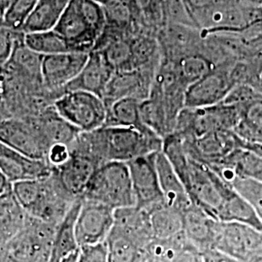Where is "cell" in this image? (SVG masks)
I'll return each mask as SVG.
<instances>
[{"mask_svg":"<svg viewBox=\"0 0 262 262\" xmlns=\"http://www.w3.org/2000/svg\"><path fill=\"white\" fill-rule=\"evenodd\" d=\"M12 191L28 216L56 226L78 201L61 187L53 171L46 177L15 183Z\"/></svg>","mask_w":262,"mask_h":262,"instance_id":"3957f363","label":"cell"},{"mask_svg":"<svg viewBox=\"0 0 262 262\" xmlns=\"http://www.w3.org/2000/svg\"><path fill=\"white\" fill-rule=\"evenodd\" d=\"M68 2L69 0H38L21 28V33L28 34L54 30L61 19Z\"/></svg>","mask_w":262,"mask_h":262,"instance_id":"4dcf8cb0","label":"cell"},{"mask_svg":"<svg viewBox=\"0 0 262 262\" xmlns=\"http://www.w3.org/2000/svg\"><path fill=\"white\" fill-rule=\"evenodd\" d=\"M245 7H260L262 0H241Z\"/></svg>","mask_w":262,"mask_h":262,"instance_id":"ee69618b","label":"cell"},{"mask_svg":"<svg viewBox=\"0 0 262 262\" xmlns=\"http://www.w3.org/2000/svg\"><path fill=\"white\" fill-rule=\"evenodd\" d=\"M0 169L12 184L49 176L53 167L47 160L32 159L0 142Z\"/></svg>","mask_w":262,"mask_h":262,"instance_id":"7402d4cb","label":"cell"},{"mask_svg":"<svg viewBox=\"0 0 262 262\" xmlns=\"http://www.w3.org/2000/svg\"><path fill=\"white\" fill-rule=\"evenodd\" d=\"M252 262H262V256H259V257H257V258L253 259Z\"/></svg>","mask_w":262,"mask_h":262,"instance_id":"c3c4849f","label":"cell"},{"mask_svg":"<svg viewBox=\"0 0 262 262\" xmlns=\"http://www.w3.org/2000/svg\"><path fill=\"white\" fill-rule=\"evenodd\" d=\"M32 117L50 147L56 144H63L70 147L81 133L56 112L54 105Z\"/></svg>","mask_w":262,"mask_h":262,"instance_id":"f546056e","label":"cell"},{"mask_svg":"<svg viewBox=\"0 0 262 262\" xmlns=\"http://www.w3.org/2000/svg\"><path fill=\"white\" fill-rule=\"evenodd\" d=\"M141 101L135 98H123L116 101L107 108V118L104 125L133 127L140 130H148L142 121Z\"/></svg>","mask_w":262,"mask_h":262,"instance_id":"836d02e7","label":"cell"},{"mask_svg":"<svg viewBox=\"0 0 262 262\" xmlns=\"http://www.w3.org/2000/svg\"><path fill=\"white\" fill-rule=\"evenodd\" d=\"M177 136L192 159L208 165H215L234 149L239 148L240 138L232 130L210 132L195 138Z\"/></svg>","mask_w":262,"mask_h":262,"instance_id":"ac0fdd59","label":"cell"},{"mask_svg":"<svg viewBox=\"0 0 262 262\" xmlns=\"http://www.w3.org/2000/svg\"><path fill=\"white\" fill-rule=\"evenodd\" d=\"M225 181L235 179L262 183V158L253 150L236 148L215 165H209Z\"/></svg>","mask_w":262,"mask_h":262,"instance_id":"603a6c76","label":"cell"},{"mask_svg":"<svg viewBox=\"0 0 262 262\" xmlns=\"http://www.w3.org/2000/svg\"><path fill=\"white\" fill-rule=\"evenodd\" d=\"M260 8H261V12H262V6H260Z\"/></svg>","mask_w":262,"mask_h":262,"instance_id":"816d5d0a","label":"cell"},{"mask_svg":"<svg viewBox=\"0 0 262 262\" xmlns=\"http://www.w3.org/2000/svg\"><path fill=\"white\" fill-rule=\"evenodd\" d=\"M215 251L239 262L262 256V234L249 225L219 222Z\"/></svg>","mask_w":262,"mask_h":262,"instance_id":"8fae6325","label":"cell"},{"mask_svg":"<svg viewBox=\"0 0 262 262\" xmlns=\"http://www.w3.org/2000/svg\"><path fill=\"white\" fill-rule=\"evenodd\" d=\"M225 102L234 103L239 110L235 134L242 140L262 144V95L253 86L241 84L226 96Z\"/></svg>","mask_w":262,"mask_h":262,"instance_id":"4fadbf2b","label":"cell"},{"mask_svg":"<svg viewBox=\"0 0 262 262\" xmlns=\"http://www.w3.org/2000/svg\"><path fill=\"white\" fill-rule=\"evenodd\" d=\"M156 168L164 202L183 213L192 202L178 173L162 150L156 155Z\"/></svg>","mask_w":262,"mask_h":262,"instance_id":"484cf974","label":"cell"},{"mask_svg":"<svg viewBox=\"0 0 262 262\" xmlns=\"http://www.w3.org/2000/svg\"><path fill=\"white\" fill-rule=\"evenodd\" d=\"M197 28L204 33H240L248 21L249 7L241 0H183Z\"/></svg>","mask_w":262,"mask_h":262,"instance_id":"8992f818","label":"cell"},{"mask_svg":"<svg viewBox=\"0 0 262 262\" xmlns=\"http://www.w3.org/2000/svg\"><path fill=\"white\" fill-rule=\"evenodd\" d=\"M158 68H144L128 71H115L101 98L107 108L123 98L144 101L150 95Z\"/></svg>","mask_w":262,"mask_h":262,"instance_id":"e0dca14e","label":"cell"},{"mask_svg":"<svg viewBox=\"0 0 262 262\" xmlns=\"http://www.w3.org/2000/svg\"><path fill=\"white\" fill-rule=\"evenodd\" d=\"M94 1H97V2H99L100 4H104V3H106V2L109 1V0H94Z\"/></svg>","mask_w":262,"mask_h":262,"instance_id":"681fc988","label":"cell"},{"mask_svg":"<svg viewBox=\"0 0 262 262\" xmlns=\"http://www.w3.org/2000/svg\"><path fill=\"white\" fill-rule=\"evenodd\" d=\"M0 25L2 26V15H1V12H0Z\"/></svg>","mask_w":262,"mask_h":262,"instance_id":"f907efd6","label":"cell"},{"mask_svg":"<svg viewBox=\"0 0 262 262\" xmlns=\"http://www.w3.org/2000/svg\"><path fill=\"white\" fill-rule=\"evenodd\" d=\"M3 94V80H2V74H1V69H0V96Z\"/></svg>","mask_w":262,"mask_h":262,"instance_id":"7dc6e473","label":"cell"},{"mask_svg":"<svg viewBox=\"0 0 262 262\" xmlns=\"http://www.w3.org/2000/svg\"><path fill=\"white\" fill-rule=\"evenodd\" d=\"M168 158L191 202L217 222L249 225L262 234V220L255 208L208 164L192 159L175 134L163 139Z\"/></svg>","mask_w":262,"mask_h":262,"instance_id":"6da1fadb","label":"cell"},{"mask_svg":"<svg viewBox=\"0 0 262 262\" xmlns=\"http://www.w3.org/2000/svg\"><path fill=\"white\" fill-rule=\"evenodd\" d=\"M114 228L128 236L144 250L155 241L146 209L133 206L116 210Z\"/></svg>","mask_w":262,"mask_h":262,"instance_id":"4316f807","label":"cell"},{"mask_svg":"<svg viewBox=\"0 0 262 262\" xmlns=\"http://www.w3.org/2000/svg\"><path fill=\"white\" fill-rule=\"evenodd\" d=\"M251 86H253L255 91H257L262 95V74L259 76Z\"/></svg>","mask_w":262,"mask_h":262,"instance_id":"f6af8a7d","label":"cell"},{"mask_svg":"<svg viewBox=\"0 0 262 262\" xmlns=\"http://www.w3.org/2000/svg\"><path fill=\"white\" fill-rule=\"evenodd\" d=\"M38 0H13L2 15V26L10 30L21 32Z\"/></svg>","mask_w":262,"mask_h":262,"instance_id":"8d00e7d4","label":"cell"},{"mask_svg":"<svg viewBox=\"0 0 262 262\" xmlns=\"http://www.w3.org/2000/svg\"><path fill=\"white\" fill-rule=\"evenodd\" d=\"M146 210L149 213L155 240L165 241L183 232L182 213L164 201Z\"/></svg>","mask_w":262,"mask_h":262,"instance_id":"d6a6232c","label":"cell"},{"mask_svg":"<svg viewBox=\"0 0 262 262\" xmlns=\"http://www.w3.org/2000/svg\"><path fill=\"white\" fill-rule=\"evenodd\" d=\"M98 167L94 159L70 151L68 160L58 167H53V173L66 192L73 199L79 200L84 196L88 185Z\"/></svg>","mask_w":262,"mask_h":262,"instance_id":"44dd1931","label":"cell"},{"mask_svg":"<svg viewBox=\"0 0 262 262\" xmlns=\"http://www.w3.org/2000/svg\"><path fill=\"white\" fill-rule=\"evenodd\" d=\"M82 199L71 208L56 230L49 262H77L81 251L75 235V221Z\"/></svg>","mask_w":262,"mask_h":262,"instance_id":"f1b7e54d","label":"cell"},{"mask_svg":"<svg viewBox=\"0 0 262 262\" xmlns=\"http://www.w3.org/2000/svg\"><path fill=\"white\" fill-rule=\"evenodd\" d=\"M77 262H109L106 242L81 247Z\"/></svg>","mask_w":262,"mask_h":262,"instance_id":"ab89813d","label":"cell"},{"mask_svg":"<svg viewBox=\"0 0 262 262\" xmlns=\"http://www.w3.org/2000/svg\"><path fill=\"white\" fill-rule=\"evenodd\" d=\"M90 54L64 53L43 56L41 75L43 84L56 94L64 93L70 84L83 69Z\"/></svg>","mask_w":262,"mask_h":262,"instance_id":"d6986e66","label":"cell"},{"mask_svg":"<svg viewBox=\"0 0 262 262\" xmlns=\"http://www.w3.org/2000/svg\"><path fill=\"white\" fill-rule=\"evenodd\" d=\"M165 61V60H162ZM172 66L180 80L187 85L195 83L213 70L214 66L204 53L185 56L177 61H165Z\"/></svg>","mask_w":262,"mask_h":262,"instance_id":"e575fe53","label":"cell"},{"mask_svg":"<svg viewBox=\"0 0 262 262\" xmlns=\"http://www.w3.org/2000/svg\"><path fill=\"white\" fill-rule=\"evenodd\" d=\"M12 186L13 184L10 182L0 169V196L10 191L12 189Z\"/></svg>","mask_w":262,"mask_h":262,"instance_id":"7bdbcfd3","label":"cell"},{"mask_svg":"<svg viewBox=\"0 0 262 262\" xmlns=\"http://www.w3.org/2000/svg\"><path fill=\"white\" fill-rule=\"evenodd\" d=\"M156 154L127 162L130 171L136 206L149 209L164 201L156 168Z\"/></svg>","mask_w":262,"mask_h":262,"instance_id":"ffe728a7","label":"cell"},{"mask_svg":"<svg viewBox=\"0 0 262 262\" xmlns=\"http://www.w3.org/2000/svg\"><path fill=\"white\" fill-rule=\"evenodd\" d=\"M238 121L239 110L234 103L223 101L205 108H184L173 133L195 138L210 132L233 131Z\"/></svg>","mask_w":262,"mask_h":262,"instance_id":"ba28073f","label":"cell"},{"mask_svg":"<svg viewBox=\"0 0 262 262\" xmlns=\"http://www.w3.org/2000/svg\"><path fill=\"white\" fill-rule=\"evenodd\" d=\"M162 146L163 139L150 129L103 125L94 131L81 132L69 150L94 159L100 166L107 162L127 163L159 152Z\"/></svg>","mask_w":262,"mask_h":262,"instance_id":"7a4b0ae2","label":"cell"},{"mask_svg":"<svg viewBox=\"0 0 262 262\" xmlns=\"http://www.w3.org/2000/svg\"><path fill=\"white\" fill-rule=\"evenodd\" d=\"M203 255L205 262H239L217 251H209L203 253Z\"/></svg>","mask_w":262,"mask_h":262,"instance_id":"b9f144b4","label":"cell"},{"mask_svg":"<svg viewBox=\"0 0 262 262\" xmlns=\"http://www.w3.org/2000/svg\"><path fill=\"white\" fill-rule=\"evenodd\" d=\"M13 0H0V12L1 15H3V13L5 12V10L7 9V7L9 6L10 3Z\"/></svg>","mask_w":262,"mask_h":262,"instance_id":"bcb514c9","label":"cell"},{"mask_svg":"<svg viewBox=\"0 0 262 262\" xmlns=\"http://www.w3.org/2000/svg\"><path fill=\"white\" fill-rule=\"evenodd\" d=\"M115 225V210L82 198L75 221V235L80 247L105 243Z\"/></svg>","mask_w":262,"mask_h":262,"instance_id":"9a60e30c","label":"cell"},{"mask_svg":"<svg viewBox=\"0 0 262 262\" xmlns=\"http://www.w3.org/2000/svg\"><path fill=\"white\" fill-rule=\"evenodd\" d=\"M64 120L81 132L94 131L103 126L107 118V106L103 99L83 91L64 92L54 103Z\"/></svg>","mask_w":262,"mask_h":262,"instance_id":"9c48e42d","label":"cell"},{"mask_svg":"<svg viewBox=\"0 0 262 262\" xmlns=\"http://www.w3.org/2000/svg\"><path fill=\"white\" fill-rule=\"evenodd\" d=\"M24 42L29 49L42 56L74 53L66 39L57 33L55 29L24 34Z\"/></svg>","mask_w":262,"mask_h":262,"instance_id":"d590c367","label":"cell"},{"mask_svg":"<svg viewBox=\"0 0 262 262\" xmlns=\"http://www.w3.org/2000/svg\"><path fill=\"white\" fill-rule=\"evenodd\" d=\"M105 26L102 4L94 0H69L55 30L66 39L72 52L90 54Z\"/></svg>","mask_w":262,"mask_h":262,"instance_id":"277c9868","label":"cell"},{"mask_svg":"<svg viewBox=\"0 0 262 262\" xmlns=\"http://www.w3.org/2000/svg\"><path fill=\"white\" fill-rule=\"evenodd\" d=\"M230 184L253 206L262 205V183L250 180L235 179Z\"/></svg>","mask_w":262,"mask_h":262,"instance_id":"74e56055","label":"cell"},{"mask_svg":"<svg viewBox=\"0 0 262 262\" xmlns=\"http://www.w3.org/2000/svg\"><path fill=\"white\" fill-rule=\"evenodd\" d=\"M149 262H205L203 253L184 233L165 241L155 240L147 248Z\"/></svg>","mask_w":262,"mask_h":262,"instance_id":"83f0119b","label":"cell"},{"mask_svg":"<svg viewBox=\"0 0 262 262\" xmlns=\"http://www.w3.org/2000/svg\"><path fill=\"white\" fill-rule=\"evenodd\" d=\"M183 233L200 252L215 251L219 222L193 203L182 213Z\"/></svg>","mask_w":262,"mask_h":262,"instance_id":"cb8c5ba5","label":"cell"},{"mask_svg":"<svg viewBox=\"0 0 262 262\" xmlns=\"http://www.w3.org/2000/svg\"><path fill=\"white\" fill-rule=\"evenodd\" d=\"M23 34L21 32L10 30L0 25V68L8 62L16 42Z\"/></svg>","mask_w":262,"mask_h":262,"instance_id":"f35d334b","label":"cell"},{"mask_svg":"<svg viewBox=\"0 0 262 262\" xmlns=\"http://www.w3.org/2000/svg\"><path fill=\"white\" fill-rule=\"evenodd\" d=\"M128 2L141 29L156 37L161 29L171 24L195 27L183 0H128Z\"/></svg>","mask_w":262,"mask_h":262,"instance_id":"30bf717a","label":"cell"},{"mask_svg":"<svg viewBox=\"0 0 262 262\" xmlns=\"http://www.w3.org/2000/svg\"><path fill=\"white\" fill-rule=\"evenodd\" d=\"M203 31L182 24H171L157 35L161 60L177 61L185 56L204 53Z\"/></svg>","mask_w":262,"mask_h":262,"instance_id":"2e32d148","label":"cell"},{"mask_svg":"<svg viewBox=\"0 0 262 262\" xmlns=\"http://www.w3.org/2000/svg\"><path fill=\"white\" fill-rule=\"evenodd\" d=\"M0 142L32 159L47 160L50 145L32 116L0 121Z\"/></svg>","mask_w":262,"mask_h":262,"instance_id":"7c38bea8","label":"cell"},{"mask_svg":"<svg viewBox=\"0 0 262 262\" xmlns=\"http://www.w3.org/2000/svg\"><path fill=\"white\" fill-rule=\"evenodd\" d=\"M70 158L69 147L63 144L53 145L48 152L47 161L52 167H58Z\"/></svg>","mask_w":262,"mask_h":262,"instance_id":"60d3db41","label":"cell"},{"mask_svg":"<svg viewBox=\"0 0 262 262\" xmlns=\"http://www.w3.org/2000/svg\"><path fill=\"white\" fill-rule=\"evenodd\" d=\"M83 199L110 207L115 211L136 206L127 163L107 162L100 165L90 181Z\"/></svg>","mask_w":262,"mask_h":262,"instance_id":"5b68a950","label":"cell"},{"mask_svg":"<svg viewBox=\"0 0 262 262\" xmlns=\"http://www.w3.org/2000/svg\"><path fill=\"white\" fill-rule=\"evenodd\" d=\"M114 73L115 70L105 57L99 52L93 51L81 72L66 86L64 92L83 91L101 97Z\"/></svg>","mask_w":262,"mask_h":262,"instance_id":"d4e9b609","label":"cell"},{"mask_svg":"<svg viewBox=\"0 0 262 262\" xmlns=\"http://www.w3.org/2000/svg\"><path fill=\"white\" fill-rule=\"evenodd\" d=\"M235 67L216 66L207 75L187 88L185 108H205L225 100L237 86L233 70Z\"/></svg>","mask_w":262,"mask_h":262,"instance_id":"5bb4252c","label":"cell"},{"mask_svg":"<svg viewBox=\"0 0 262 262\" xmlns=\"http://www.w3.org/2000/svg\"><path fill=\"white\" fill-rule=\"evenodd\" d=\"M58 226L28 216L3 249L5 262H49Z\"/></svg>","mask_w":262,"mask_h":262,"instance_id":"52a82bcc","label":"cell"},{"mask_svg":"<svg viewBox=\"0 0 262 262\" xmlns=\"http://www.w3.org/2000/svg\"><path fill=\"white\" fill-rule=\"evenodd\" d=\"M28 215L19 205L12 189L0 196V251L19 233Z\"/></svg>","mask_w":262,"mask_h":262,"instance_id":"1f68e13d","label":"cell"}]
</instances>
